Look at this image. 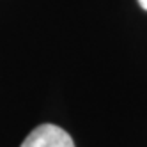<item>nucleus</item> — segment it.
I'll return each mask as SVG.
<instances>
[{
    "instance_id": "2",
    "label": "nucleus",
    "mask_w": 147,
    "mask_h": 147,
    "mask_svg": "<svg viewBox=\"0 0 147 147\" xmlns=\"http://www.w3.org/2000/svg\"><path fill=\"white\" fill-rule=\"evenodd\" d=\"M138 4H140L142 9H145V11H147V0H138Z\"/></svg>"
},
{
    "instance_id": "1",
    "label": "nucleus",
    "mask_w": 147,
    "mask_h": 147,
    "mask_svg": "<svg viewBox=\"0 0 147 147\" xmlns=\"http://www.w3.org/2000/svg\"><path fill=\"white\" fill-rule=\"evenodd\" d=\"M20 147H76L71 135L55 124H41L27 135Z\"/></svg>"
}]
</instances>
